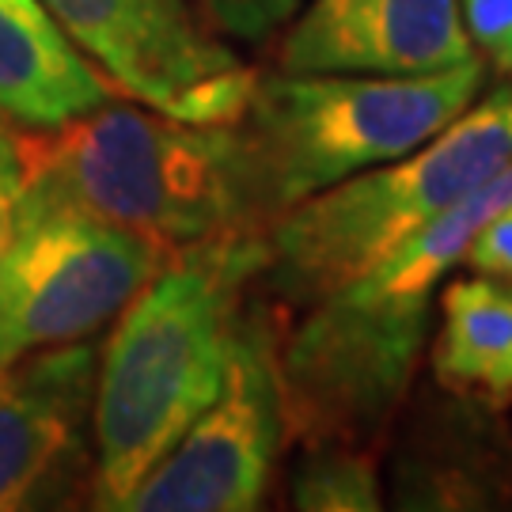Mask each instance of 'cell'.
<instances>
[{"mask_svg": "<svg viewBox=\"0 0 512 512\" xmlns=\"http://www.w3.org/2000/svg\"><path fill=\"white\" fill-rule=\"evenodd\" d=\"M16 205H19V160L0 156V258L16 236Z\"/></svg>", "mask_w": 512, "mask_h": 512, "instance_id": "cell-17", "label": "cell"}, {"mask_svg": "<svg viewBox=\"0 0 512 512\" xmlns=\"http://www.w3.org/2000/svg\"><path fill=\"white\" fill-rule=\"evenodd\" d=\"M482 80L478 57L433 76H255L236 122L251 224L266 232L285 209L414 152L475 103Z\"/></svg>", "mask_w": 512, "mask_h": 512, "instance_id": "cell-4", "label": "cell"}, {"mask_svg": "<svg viewBox=\"0 0 512 512\" xmlns=\"http://www.w3.org/2000/svg\"><path fill=\"white\" fill-rule=\"evenodd\" d=\"M16 160L23 202L65 205L171 251L224 232H258L236 122L202 126L107 99L65 126L23 133Z\"/></svg>", "mask_w": 512, "mask_h": 512, "instance_id": "cell-3", "label": "cell"}, {"mask_svg": "<svg viewBox=\"0 0 512 512\" xmlns=\"http://www.w3.org/2000/svg\"><path fill=\"white\" fill-rule=\"evenodd\" d=\"M95 372L92 338L0 368V512L35 505L76 452L92 414Z\"/></svg>", "mask_w": 512, "mask_h": 512, "instance_id": "cell-10", "label": "cell"}, {"mask_svg": "<svg viewBox=\"0 0 512 512\" xmlns=\"http://www.w3.org/2000/svg\"><path fill=\"white\" fill-rule=\"evenodd\" d=\"M509 202L512 164L304 308V323L281 342L289 437L380 448L418 376L433 293L463 262L471 236Z\"/></svg>", "mask_w": 512, "mask_h": 512, "instance_id": "cell-2", "label": "cell"}, {"mask_svg": "<svg viewBox=\"0 0 512 512\" xmlns=\"http://www.w3.org/2000/svg\"><path fill=\"white\" fill-rule=\"evenodd\" d=\"M512 164V92L486 95L425 145L349 175L266 224V293L311 308Z\"/></svg>", "mask_w": 512, "mask_h": 512, "instance_id": "cell-5", "label": "cell"}, {"mask_svg": "<svg viewBox=\"0 0 512 512\" xmlns=\"http://www.w3.org/2000/svg\"><path fill=\"white\" fill-rule=\"evenodd\" d=\"M16 152V137L8 133V122L0 118V156H12Z\"/></svg>", "mask_w": 512, "mask_h": 512, "instance_id": "cell-18", "label": "cell"}, {"mask_svg": "<svg viewBox=\"0 0 512 512\" xmlns=\"http://www.w3.org/2000/svg\"><path fill=\"white\" fill-rule=\"evenodd\" d=\"M293 505L304 512H376V452L349 444H304L293 471Z\"/></svg>", "mask_w": 512, "mask_h": 512, "instance_id": "cell-13", "label": "cell"}, {"mask_svg": "<svg viewBox=\"0 0 512 512\" xmlns=\"http://www.w3.org/2000/svg\"><path fill=\"white\" fill-rule=\"evenodd\" d=\"M440 330L429 349L448 391L501 410L512 403V277H448L437 296Z\"/></svg>", "mask_w": 512, "mask_h": 512, "instance_id": "cell-12", "label": "cell"}, {"mask_svg": "<svg viewBox=\"0 0 512 512\" xmlns=\"http://www.w3.org/2000/svg\"><path fill=\"white\" fill-rule=\"evenodd\" d=\"M289 440L281 387V327L262 304L239 315L224 384L164 452L126 512H247L258 509Z\"/></svg>", "mask_w": 512, "mask_h": 512, "instance_id": "cell-7", "label": "cell"}, {"mask_svg": "<svg viewBox=\"0 0 512 512\" xmlns=\"http://www.w3.org/2000/svg\"><path fill=\"white\" fill-rule=\"evenodd\" d=\"M171 247L65 205H16L0 258V368L88 342L164 270Z\"/></svg>", "mask_w": 512, "mask_h": 512, "instance_id": "cell-6", "label": "cell"}, {"mask_svg": "<svg viewBox=\"0 0 512 512\" xmlns=\"http://www.w3.org/2000/svg\"><path fill=\"white\" fill-rule=\"evenodd\" d=\"M304 0H202L205 16L213 19L220 35L239 42H262L277 35L296 16Z\"/></svg>", "mask_w": 512, "mask_h": 512, "instance_id": "cell-14", "label": "cell"}, {"mask_svg": "<svg viewBox=\"0 0 512 512\" xmlns=\"http://www.w3.org/2000/svg\"><path fill=\"white\" fill-rule=\"evenodd\" d=\"M107 84L183 122L232 126L255 73L205 31L186 0H42Z\"/></svg>", "mask_w": 512, "mask_h": 512, "instance_id": "cell-8", "label": "cell"}, {"mask_svg": "<svg viewBox=\"0 0 512 512\" xmlns=\"http://www.w3.org/2000/svg\"><path fill=\"white\" fill-rule=\"evenodd\" d=\"M262 270L266 232H224L175 247L122 308L95 372V509H122L217 399L239 315Z\"/></svg>", "mask_w": 512, "mask_h": 512, "instance_id": "cell-1", "label": "cell"}, {"mask_svg": "<svg viewBox=\"0 0 512 512\" xmlns=\"http://www.w3.org/2000/svg\"><path fill=\"white\" fill-rule=\"evenodd\" d=\"M475 57L501 76H512V0H459Z\"/></svg>", "mask_w": 512, "mask_h": 512, "instance_id": "cell-15", "label": "cell"}, {"mask_svg": "<svg viewBox=\"0 0 512 512\" xmlns=\"http://www.w3.org/2000/svg\"><path fill=\"white\" fill-rule=\"evenodd\" d=\"M296 12L281 73L433 76L475 57L459 0H308Z\"/></svg>", "mask_w": 512, "mask_h": 512, "instance_id": "cell-9", "label": "cell"}, {"mask_svg": "<svg viewBox=\"0 0 512 512\" xmlns=\"http://www.w3.org/2000/svg\"><path fill=\"white\" fill-rule=\"evenodd\" d=\"M463 266L471 274L512 277V202L501 205L471 236L467 251H463Z\"/></svg>", "mask_w": 512, "mask_h": 512, "instance_id": "cell-16", "label": "cell"}, {"mask_svg": "<svg viewBox=\"0 0 512 512\" xmlns=\"http://www.w3.org/2000/svg\"><path fill=\"white\" fill-rule=\"evenodd\" d=\"M114 95L42 0H0V118L8 126L57 129Z\"/></svg>", "mask_w": 512, "mask_h": 512, "instance_id": "cell-11", "label": "cell"}]
</instances>
